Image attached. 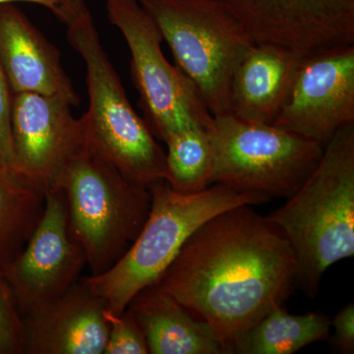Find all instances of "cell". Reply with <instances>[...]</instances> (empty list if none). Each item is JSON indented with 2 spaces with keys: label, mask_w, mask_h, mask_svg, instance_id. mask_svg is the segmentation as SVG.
Masks as SVG:
<instances>
[{
  "label": "cell",
  "mask_w": 354,
  "mask_h": 354,
  "mask_svg": "<svg viewBox=\"0 0 354 354\" xmlns=\"http://www.w3.org/2000/svg\"><path fill=\"white\" fill-rule=\"evenodd\" d=\"M66 27L85 64L88 108L79 120L86 143L134 183L167 180L165 152L130 104L87 6Z\"/></svg>",
  "instance_id": "5b68a950"
},
{
  "label": "cell",
  "mask_w": 354,
  "mask_h": 354,
  "mask_svg": "<svg viewBox=\"0 0 354 354\" xmlns=\"http://www.w3.org/2000/svg\"><path fill=\"white\" fill-rule=\"evenodd\" d=\"M209 130L188 128L174 133L165 140L167 147L165 183L172 190L191 194L211 185L214 147Z\"/></svg>",
  "instance_id": "d6986e66"
},
{
  "label": "cell",
  "mask_w": 354,
  "mask_h": 354,
  "mask_svg": "<svg viewBox=\"0 0 354 354\" xmlns=\"http://www.w3.org/2000/svg\"><path fill=\"white\" fill-rule=\"evenodd\" d=\"M268 218L292 248L295 281L315 297L330 266L354 255V124L335 133L306 180Z\"/></svg>",
  "instance_id": "7a4b0ae2"
},
{
  "label": "cell",
  "mask_w": 354,
  "mask_h": 354,
  "mask_svg": "<svg viewBox=\"0 0 354 354\" xmlns=\"http://www.w3.org/2000/svg\"><path fill=\"white\" fill-rule=\"evenodd\" d=\"M46 193L0 165V272L20 255L43 216Z\"/></svg>",
  "instance_id": "e0dca14e"
},
{
  "label": "cell",
  "mask_w": 354,
  "mask_h": 354,
  "mask_svg": "<svg viewBox=\"0 0 354 354\" xmlns=\"http://www.w3.org/2000/svg\"><path fill=\"white\" fill-rule=\"evenodd\" d=\"M43 216L20 255L4 271L22 316L62 297L80 281L85 251L70 230L64 192L46 190Z\"/></svg>",
  "instance_id": "9c48e42d"
},
{
  "label": "cell",
  "mask_w": 354,
  "mask_h": 354,
  "mask_svg": "<svg viewBox=\"0 0 354 354\" xmlns=\"http://www.w3.org/2000/svg\"><path fill=\"white\" fill-rule=\"evenodd\" d=\"M13 92L0 65V165L17 171L11 135Z\"/></svg>",
  "instance_id": "7402d4cb"
},
{
  "label": "cell",
  "mask_w": 354,
  "mask_h": 354,
  "mask_svg": "<svg viewBox=\"0 0 354 354\" xmlns=\"http://www.w3.org/2000/svg\"><path fill=\"white\" fill-rule=\"evenodd\" d=\"M0 65L13 94L37 93L59 97L71 106L80 104L59 50L15 3L0 6Z\"/></svg>",
  "instance_id": "5bb4252c"
},
{
  "label": "cell",
  "mask_w": 354,
  "mask_h": 354,
  "mask_svg": "<svg viewBox=\"0 0 354 354\" xmlns=\"http://www.w3.org/2000/svg\"><path fill=\"white\" fill-rule=\"evenodd\" d=\"M213 116L232 114L236 70L255 41L221 0L140 2Z\"/></svg>",
  "instance_id": "8992f818"
},
{
  "label": "cell",
  "mask_w": 354,
  "mask_h": 354,
  "mask_svg": "<svg viewBox=\"0 0 354 354\" xmlns=\"http://www.w3.org/2000/svg\"><path fill=\"white\" fill-rule=\"evenodd\" d=\"M297 271L283 232L241 205L203 223L153 286L208 323L232 353L245 333L283 306Z\"/></svg>",
  "instance_id": "6da1fadb"
},
{
  "label": "cell",
  "mask_w": 354,
  "mask_h": 354,
  "mask_svg": "<svg viewBox=\"0 0 354 354\" xmlns=\"http://www.w3.org/2000/svg\"><path fill=\"white\" fill-rule=\"evenodd\" d=\"M0 354H24L23 316L2 272H0Z\"/></svg>",
  "instance_id": "ffe728a7"
},
{
  "label": "cell",
  "mask_w": 354,
  "mask_h": 354,
  "mask_svg": "<svg viewBox=\"0 0 354 354\" xmlns=\"http://www.w3.org/2000/svg\"><path fill=\"white\" fill-rule=\"evenodd\" d=\"M211 184L242 192L290 198L318 165L324 147L274 124L234 114L214 116Z\"/></svg>",
  "instance_id": "52a82bcc"
},
{
  "label": "cell",
  "mask_w": 354,
  "mask_h": 354,
  "mask_svg": "<svg viewBox=\"0 0 354 354\" xmlns=\"http://www.w3.org/2000/svg\"><path fill=\"white\" fill-rule=\"evenodd\" d=\"M127 310L145 335L149 353L227 354L208 323L153 286L140 291Z\"/></svg>",
  "instance_id": "2e32d148"
},
{
  "label": "cell",
  "mask_w": 354,
  "mask_h": 354,
  "mask_svg": "<svg viewBox=\"0 0 354 354\" xmlns=\"http://www.w3.org/2000/svg\"><path fill=\"white\" fill-rule=\"evenodd\" d=\"M106 13L129 48L133 82L153 136L165 142L188 128L211 129L214 116L189 79L167 62L160 30L142 4L106 0Z\"/></svg>",
  "instance_id": "ba28073f"
},
{
  "label": "cell",
  "mask_w": 354,
  "mask_h": 354,
  "mask_svg": "<svg viewBox=\"0 0 354 354\" xmlns=\"http://www.w3.org/2000/svg\"><path fill=\"white\" fill-rule=\"evenodd\" d=\"M104 317L109 324L104 354L149 353L145 335L128 310L118 315L106 309Z\"/></svg>",
  "instance_id": "44dd1931"
},
{
  "label": "cell",
  "mask_w": 354,
  "mask_h": 354,
  "mask_svg": "<svg viewBox=\"0 0 354 354\" xmlns=\"http://www.w3.org/2000/svg\"><path fill=\"white\" fill-rule=\"evenodd\" d=\"M137 1L142 2L144 1V0H137Z\"/></svg>",
  "instance_id": "d4e9b609"
},
{
  "label": "cell",
  "mask_w": 354,
  "mask_h": 354,
  "mask_svg": "<svg viewBox=\"0 0 354 354\" xmlns=\"http://www.w3.org/2000/svg\"><path fill=\"white\" fill-rule=\"evenodd\" d=\"M256 44L307 55L354 44V0H221Z\"/></svg>",
  "instance_id": "8fae6325"
},
{
  "label": "cell",
  "mask_w": 354,
  "mask_h": 354,
  "mask_svg": "<svg viewBox=\"0 0 354 354\" xmlns=\"http://www.w3.org/2000/svg\"><path fill=\"white\" fill-rule=\"evenodd\" d=\"M53 188L64 192L70 230L85 251L91 276L104 274L120 261L150 211L149 187L125 176L83 137Z\"/></svg>",
  "instance_id": "277c9868"
},
{
  "label": "cell",
  "mask_w": 354,
  "mask_h": 354,
  "mask_svg": "<svg viewBox=\"0 0 354 354\" xmlns=\"http://www.w3.org/2000/svg\"><path fill=\"white\" fill-rule=\"evenodd\" d=\"M335 344L342 353H354V304H349L335 315Z\"/></svg>",
  "instance_id": "603a6c76"
},
{
  "label": "cell",
  "mask_w": 354,
  "mask_h": 354,
  "mask_svg": "<svg viewBox=\"0 0 354 354\" xmlns=\"http://www.w3.org/2000/svg\"><path fill=\"white\" fill-rule=\"evenodd\" d=\"M330 320L314 312L291 315L283 306L272 309L235 344L232 353L291 354L325 341L330 335Z\"/></svg>",
  "instance_id": "ac0fdd59"
},
{
  "label": "cell",
  "mask_w": 354,
  "mask_h": 354,
  "mask_svg": "<svg viewBox=\"0 0 354 354\" xmlns=\"http://www.w3.org/2000/svg\"><path fill=\"white\" fill-rule=\"evenodd\" d=\"M151 206L145 223L124 255L109 271L82 281L109 311L121 315L137 295L164 274L191 235L209 218L241 205L270 198L215 183L198 193H179L165 181L149 187Z\"/></svg>",
  "instance_id": "3957f363"
},
{
  "label": "cell",
  "mask_w": 354,
  "mask_h": 354,
  "mask_svg": "<svg viewBox=\"0 0 354 354\" xmlns=\"http://www.w3.org/2000/svg\"><path fill=\"white\" fill-rule=\"evenodd\" d=\"M354 124V44L305 55L274 125L325 147Z\"/></svg>",
  "instance_id": "30bf717a"
},
{
  "label": "cell",
  "mask_w": 354,
  "mask_h": 354,
  "mask_svg": "<svg viewBox=\"0 0 354 354\" xmlns=\"http://www.w3.org/2000/svg\"><path fill=\"white\" fill-rule=\"evenodd\" d=\"M64 100L13 94L11 135L17 172L46 192L82 141L80 120Z\"/></svg>",
  "instance_id": "7c38bea8"
},
{
  "label": "cell",
  "mask_w": 354,
  "mask_h": 354,
  "mask_svg": "<svg viewBox=\"0 0 354 354\" xmlns=\"http://www.w3.org/2000/svg\"><path fill=\"white\" fill-rule=\"evenodd\" d=\"M304 57L277 44H254L234 75L232 114L250 122L274 124Z\"/></svg>",
  "instance_id": "9a60e30c"
},
{
  "label": "cell",
  "mask_w": 354,
  "mask_h": 354,
  "mask_svg": "<svg viewBox=\"0 0 354 354\" xmlns=\"http://www.w3.org/2000/svg\"><path fill=\"white\" fill-rule=\"evenodd\" d=\"M16 2H28L43 6L65 25L86 6L85 0H0V6Z\"/></svg>",
  "instance_id": "cb8c5ba5"
},
{
  "label": "cell",
  "mask_w": 354,
  "mask_h": 354,
  "mask_svg": "<svg viewBox=\"0 0 354 354\" xmlns=\"http://www.w3.org/2000/svg\"><path fill=\"white\" fill-rule=\"evenodd\" d=\"M106 307L82 279L50 304L23 316L24 354H102Z\"/></svg>",
  "instance_id": "4fadbf2b"
}]
</instances>
